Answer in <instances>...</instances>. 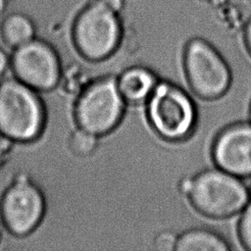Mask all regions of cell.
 Listing matches in <instances>:
<instances>
[{"mask_svg":"<svg viewBox=\"0 0 251 251\" xmlns=\"http://www.w3.org/2000/svg\"><path fill=\"white\" fill-rule=\"evenodd\" d=\"M184 66L192 90L202 98H217L229 86L231 76L226 61L204 39L194 38L187 43Z\"/></svg>","mask_w":251,"mask_h":251,"instance_id":"obj_7","label":"cell"},{"mask_svg":"<svg viewBox=\"0 0 251 251\" xmlns=\"http://www.w3.org/2000/svg\"><path fill=\"white\" fill-rule=\"evenodd\" d=\"M147 114L153 128L164 138L177 140L193 128L195 108L189 96L180 88L161 82L148 98Z\"/></svg>","mask_w":251,"mask_h":251,"instance_id":"obj_5","label":"cell"},{"mask_svg":"<svg viewBox=\"0 0 251 251\" xmlns=\"http://www.w3.org/2000/svg\"><path fill=\"white\" fill-rule=\"evenodd\" d=\"M191 183H192V178H190V177H186V178L181 179L180 183H179L180 191L183 194L188 195V193L190 191V188H191Z\"/></svg>","mask_w":251,"mask_h":251,"instance_id":"obj_19","label":"cell"},{"mask_svg":"<svg viewBox=\"0 0 251 251\" xmlns=\"http://www.w3.org/2000/svg\"><path fill=\"white\" fill-rule=\"evenodd\" d=\"M46 124L38 91L15 76L0 81V135L15 143L37 140Z\"/></svg>","mask_w":251,"mask_h":251,"instance_id":"obj_1","label":"cell"},{"mask_svg":"<svg viewBox=\"0 0 251 251\" xmlns=\"http://www.w3.org/2000/svg\"><path fill=\"white\" fill-rule=\"evenodd\" d=\"M244 38H245L246 46H247L249 52L251 53V19L246 24V26L244 29Z\"/></svg>","mask_w":251,"mask_h":251,"instance_id":"obj_20","label":"cell"},{"mask_svg":"<svg viewBox=\"0 0 251 251\" xmlns=\"http://www.w3.org/2000/svg\"><path fill=\"white\" fill-rule=\"evenodd\" d=\"M96 145V135L82 128L73 132L69 139V146L72 152L81 157L90 155L94 151Z\"/></svg>","mask_w":251,"mask_h":251,"instance_id":"obj_13","label":"cell"},{"mask_svg":"<svg viewBox=\"0 0 251 251\" xmlns=\"http://www.w3.org/2000/svg\"><path fill=\"white\" fill-rule=\"evenodd\" d=\"M98 1L101 2L108 9L118 14L124 9L125 3H126V0H98Z\"/></svg>","mask_w":251,"mask_h":251,"instance_id":"obj_17","label":"cell"},{"mask_svg":"<svg viewBox=\"0 0 251 251\" xmlns=\"http://www.w3.org/2000/svg\"><path fill=\"white\" fill-rule=\"evenodd\" d=\"M250 121H251V106H250Z\"/></svg>","mask_w":251,"mask_h":251,"instance_id":"obj_23","label":"cell"},{"mask_svg":"<svg viewBox=\"0 0 251 251\" xmlns=\"http://www.w3.org/2000/svg\"><path fill=\"white\" fill-rule=\"evenodd\" d=\"M124 102L117 79L106 77L94 81L83 90L75 104L79 128L96 136L111 131L123 116Z\"/></svg>","mask_w":251,"mask_h":251,"instance_id":"obj_6","label":"cell"},{"mask_svg":"<svg viewBox=\"0 0 251 251\" xmlns=\"http://www.w3.org/2000/svg\"><path fill=\"white\" fill-rule=\"evenodd\" d=\"M7 8V0H0V15H2Z\"/></svg>","mask_w":251,"mask_h":251,"instance_id":"obj_21","label":"cell"},{"mask_svg":"<svg viewBox=\"0 0 251 251\" xmlns=\"http://www.w3.org/2000/svg\"><path fill=\"white\" fill-rule=\"evenodd\" d=\"M1 237H2V234H1V228H0V240H1Z\"/></svg>","mask_w":251,"mask_h":251,"instance_id":"obj_22","label":"cell"},{"mask_svg":"<svg viewBox=\"0 0 251 251\" xmlns=\"http://www.w3.org/2000/svg\"><path fill=\"white\" fill-rule=\"evenodd\" d=\"M14 144L15 142H13L12 140L2 135L0 136V173L1 171H3L4 167L7 165L11 158Z\"/></svg>","mask_w":251,"mask_h":251,"instance_id":"obj_16","label":"cell"},{"mask_svg":"<svg viewBox=\"0 0 251 251\" xmlns=\"http://www.w3.org/2000/svg\"><path fill=\"white\" fill-rule=\"evenodd\" d=\"M226 241L217 233L206 229H191L177 237L176 251H226Z\"/></svg>","mask_w":251,"mask_h":251,"instance_id":"obj_12","label":"cell"},{"mask_svg":"<svg viewBox=\"0 0 251 251\" xmlns=\"http://www.w3.org/2000/svg\"><path fill=\"white\" fill-rule=\"evenodd\" d=\"M239 235L245 248L251 250V203L243 209L239 222Z\"/></svg>","mask_w":251,"mask_h":251,"instance_id":"obj_14","label":"cell"},{"mask_svg":"<svg viewBox=\"0 0 251 251\" xmlns=\"http://www.w3.org/2000/svg\"><path fill=\"white\" fill-rule=\"evenodd\" d=\"M177 237L169 231L160 233L155 239V247L158 250H174L176 248Z\"/></svg>","mask_w":251,"mask_h":251,"instance_id":"obj_15","label":"cell"},{"mask_svg":"<svg viewBox=\"0 0 251 251\" xmlns=\"http://www.w3.org/2000/svg\"><path fill=\"white\" fill-rule=\"evenodd\" d=\"M213 156L220 169L238 177L251 176V123L230 126L220 133Z\"/></svg>","mask_w":251,"mask_h":251,"instance_id":"obj_9","label":"cell"},{"mask_svg":"<svg viewBox=\"0 0 251 251\" xmlns=\"http://www.w3.org/2000/svg\"><path fill=\"white\" fill-rule=\"evenodd\" d=\"M73 36L79 53L88 60L99 61L110 56L122 36L119 14L98 0L88 3L76 16Z\"/></svg>","mask_w":251,"mask_h":251,"instance_id":"obj_4","label":"cell"},{"mask_svg":"<svg viewBox=\"0 0 251 251\" xmlns=\"http://www.w3.org/2000/svg\"><path fill=\"white\" fill-rule=\"evenodd\" d=\"M45 207V198L40 187L28 174L19 172L1 196L2 224L14 236L25 237L40 225Z\"/></svg>","mask_w":251,"mask_h":251,"instance_id":"obj_3","label":"cell"},{"mask_svg":"<svg viewBox=\"0 0 251 251\" xmlns=\"http://www.w3.org/2000/svg\"><path fill=\"white\" fill-rule=\"evenodd\" d=\"M10 59L14 76L38 92L52 90L60 82L62 70L59 56L44 40L33 38L15 48Z\"/></svg>","mask_w":251,"mask_h":251,"instance_id":"obj_8","label":"cell"},{"mask_svg":"<svg viewBox=\"0 0 251 251\" xmlns=\"http://www.w3.org/2000/svg\"><path fill=\"white\" fill-rule=\"evenodd\" d=\"M10 56H8L4 49L0 48V77H2L10 68Z\"/></svg>","mask_w":251,"mask_h":251,"instance_id":"obj_18","label":"cell"},{"mask_svg":"<svg viewBox=\"0 0 251 251\" xmlns=\"http://www.w3.org/2000/svg\"><path fill=\"white\" fill-rule=\"evenodd\" d=\"M117 82L123 98L131 103L147 100L157 85L154 75L142 67L125 71Z\"/></svg>","mask_w":251,"mask_h":251,"instance_id":"obj_10","label":"cell"},{"mask_svg":"<svg viewBox=\"0 0 251 251\" xmlns=\"http://www.w3.org/2000/svg\"><path fill=\"white\" fill-rule=\"evenodd\" d=\"M192 205L212 218H226L246 207L250 191L238 176L222 169L208 170L192 178L188 193Z\"/></svg>","mask_w":251,"mask_h":251,"instance_id":"obj_2","label":"cell"},{"mask_svg":"<svg viewBox=\"0 0 251 251\" xmlns=\"http://www.w3.org/2000/svg\"><path fill=\"white\" fill-rule=\"evenodd\" d=\"M1 36L6 45L15 49L35 38V26L27 16L14 13L4 19Z\"/></svg>","mask_w":251,"mask_h":251,"instance_id":"obj_11","label":"cell"}]
</instances>
